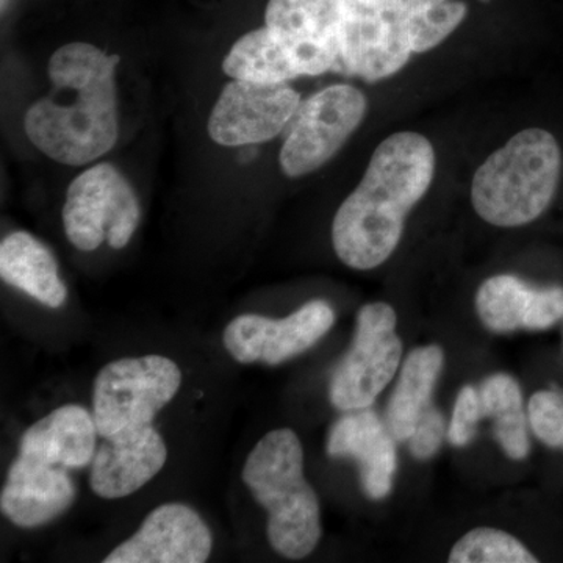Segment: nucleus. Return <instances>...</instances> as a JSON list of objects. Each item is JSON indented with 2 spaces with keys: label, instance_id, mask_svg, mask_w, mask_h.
I'll list each match as a JSON object with an SVG mask.
<instances>
[{
  "label": "nucleus",
  "instance_id": "9b49d317",
  "mask_svg": "<svg viewBox=\"0 0 563 563\" xmlns=\"http://www.w3.org/2000/svg\"><path fill=\"white\" fill-rule=\"evenodd\" d=\"M301 106L287 84L233 79L225 85L209 118V135L221 146L236 147L276 139Z\"/></svg>",
  "mask_w": 563,
  "mask_h": 563
},
{
  "label": "nucleus",
  "instance_id": "aec40b11",
  "mask_svg": "<svg viewBox=\"0 0 563 563\" xmlns=\"http://www.w3.org/2000/svg\"><path fill=\"white\" fill-rule=\"evenodd\" d=\"M443 362L442 347L435 344L413 350L404 362L387 409V426L398 442H409L422 412L431 406Z\"/></svg>",
  "mask_w": 563,
  "mask_h": 563
},
{
  "label": "nucleus",
  "instance_id": "39448f33",
  "mask_svg": "<svg viewBox=\"0 0 563 563\" xmlns=\"http://www.w3.org/2000/svg\"><path fill=\"white\" fill-rule=\"evenodd\" d=\"M181 373L172 358L144 355L110 362L92 387V417L99 435L152 424L179 391Z\"/></svg>",
  "mask_w": 563,
  "mask_h": 563
},
{
  "label": "nucleus",
  "instance_id": "7ed1b4c3",
  "mask_svg": "<svg viewBox=\"0 0 563 563\" xmlns=\"http://www.w3.org/2000/svg\"><path fill=\"white\" fill-rule=\"evenodd\" d=\"M243 483L268 512L266 536L277 554L307 558L321 539L317 493L303 477V451L291 429L266 433L247 455Z\"/></svg>",
  "mask_w": 563,
  "mask_h": 563
},
{
  "label": "nucleus",
  "instance_id": "6ab92c4d",
  "mask_svg": "<svg viewBox=\"0 0 563 563\" xmlns=\"http://www.w3.org/2000/svg\"><path fill=\"white\" fill-rule=\"evenodd\" d=\"M0 276L51 309L62 307L68 296L54 254L27 232H13L2 240Z\"/></svg>",
  "mask_w": 563,
  "mask_h": 563
},
{
  "label": "nucleus",
  "instance_id": "f8f14e48",
  "mask_svg": "<svg viewBox=\"0 0 563 563\" xmlns=\"http://www.w3.org/2000/svg\"><path fill=\"white\" fill-rule=\"evenodd\" d=\"M333 322L331 303L314 299L284 320L261 314L236 317L225 328L222 342L236 362L280 365L320 342Z\"/></svg>",
  "mask_w": 563,
  "mask_h": 563
},
{
  "label": "nucleus",
  "instance_id": "f03ea898",
  "mask_svg": "<svg viewBox=\"0 0 563 563\" xmlns=\"http://www.w3.org/2000/svg\"><path fill=\"white\" fill-rule=\"evenodd\" d=\"M435 152L420 133L398 132L374 151L365 176L332 222V244L344 265L374 269L398 247L407 214L424 198Z\"/></svg>",
  "mask_w": 563,
  "mask_h": 563
},
{
  "label": "nucleus",
  "instance_id": "5701e85b",
  "mask_svg": "<svg viewBox=\"0 0 563 563\" xmlns=\"http://www.w3.org/2000/svg\"><path fill=\"white\" fill-rule=\"evenodd\" d=\"M450 563H536L525 544L498 529H473L451 550Z\"/></svg>",
  "mask_w": 563,
  "mask_h": 563
},
{
  "label": "nucleus",
  "instance_id": "cd10ccee",
  "mask_svg": "<svg viewBox=\"0 0 563 563\" xmlns=\"http://www.w3.org/2000/svg\"><path fill=\"white\" fill-rule=\"evenodd\" d=\"M448 2V0H409L410 9H412V16L418 11L429 9V7L440 5V3Z\"/></svg>",
  "mask_w": 563,
  "mask_h": 563
},
{
  "label": "nucleus",
  "instance_id": "9d476101",
  "mask_svg": "<svg viewBox=\"0 0 563 563\" xmlns=\"http://www.w3.org/2000/svg\"><path fill=\"white\" fill-rule=\"evenodd\" d=\"M265 21L301 76L342 73L344 0H269Z\"/></svg>",
  "mask_w": 563,
  "mask_h": 563
},
{
  "label": "nucleus",
  "instance_id": "393cba45",
  "mask_svg": "<svg viewBox=\"0 0 563 563\" xmlns=\"http://www.w3.org/2000/svg\"><path fill=\"white\" fill-rule=\"evenodd\" d=\"M529 422L537 439L551 448H563V395L539 391L528 407Z\"/></svg>",
  "mask_w": 563,
  "mask_h": 563
},
{
  "label": "nucleus",
  "instance_id": "4468645a",
  "mask_svg": "<svg viewBox=\"0 0 563 563\" xmlns=\"http://www.w3.org/2000/svg\"><path fill=\"white\" fill-rule=\"evenodd\" d=\"M168 448L152 424L103 437L92 459L90 485L103 499H120L139 492L161 473Z\"/></svg>",
  "mask_w": 563,
  "mask_h": 563
},
{
  "label": "nucleus",
  "instance_id": "bb28decb",
  "mask_svg": "<svg viewBox=\"0 0 563 563\" xmlns=\"http://www.w3.org/2000/svg\"><path fill=\"white\" fill-rule=\"evenodd\" d=\"M446 432V422H444L442 412L431 404L422 412L420 421H418L417 428H415L412 437L409 439L413 457L420 459V461L433 457L439 453Z\"/></svg>",
  "mask_w": 563,
  "mask_h": 563
},
{
  "label": "nucleus",
  "instance_id": "20e7f679",
  "mask_svg": "<svg viewBox=\"0 0 563 563\" xmlns=\"http://www.w3.org/2000/svg\"><path fill=\"white\" fill-rule=\"evenodd\" d=\"M559 174L558 141L543 129H526L493 152L474 174V210L498 228L529 224L553 201Z\"/></svg>",
  "mask_w": 563,
  "mask_h": 563
},
{
  "label": "nucleus",
  "instance_id": "dca6fc26",
  "mask_svg": "<svg viewBox=\"0 0 563 563\" xmlns=\"http://www.w3.org/2000/svg\"><path fill=\"white\" fill-rule=\"evenodd\" d=\"M74 499L76 487L66 468L18 455L0 495V509L11 523L32 529L60 517Z\"/></svg>",
  "mask_w": 563,
  "mask_h": 563
},
{
  "label": "nucleus",
  "instance_id": "f3484780",
  "mask_svg": "<svg viewBox=\"0 0 563 563\" xmlns=\"http://www.w3.org/2000/svg\"><path fill=\"white\" fill-rule=\"evenodd\" d=\"M476 309L493 332L543 331L563 318V288H533L518 277L501 274L481 285Z\"/></svg>",
  "mask_w": 563,
  "mask_h": 563
},
{
  "label": "nucleus",
  "instance_id": "412c9836",
  "mask_svg": "<svg viewBox=\"0 0 563 563\" xmlns=\"http://www.w3.org/2000/svg\"><path fill=\"white\" fill-rule=\"evenodd\" d=\"M483 417L495 421V435L504 453L514 461H523L529 454L528 426L523 410V395L514 377L498 373L487 377L479 390Z\"/></svg>",
  "mask_w": 563,
  "mask_h": 563
},
{
  "label": "nucleus",
  "instance_id": "6e6552de",
  "mask_svg": "<svg viewBox=\"0 0 563 563\" xmlns=\"http://www.w3.org/2000/svg\"><path fill=\"white\" fill-rule=\"evenodd\" d=\"M366 107L365 95L351 85H332L301 103L280 150L285 176H306L335 157L362 124Z\"/></svg>",
  "mask_w": 563,
  "mask_h": 563
},
{
  "label": "nucleus",
  "instance_id": "f257e3e1",
  "mask_svg": "<svg viewBox=\"0 0 563 563\" xmlns=\"http://www.w3.org/2000/svg\"><path fill=\"white\" fill-rule=\"evenodd\" d=\"M120 58L90 43H69L52 55L49 95L32 103L24 131L33 146L62 165L84 166L118 140L114 73Z\"/></svg>",
  "mask_w": 563,
  "mask_h": 563
},
{
  "label": "nucleus",
  "instance_id": "2eb2a0df",
  "mask_svg": "<svg viewBox=\"0 0 563 563\" xmlns=\"http://www.w3.org/2000/svg\"><path fill=\"white\" fill-rule=\"evenodd\" d=\"M328 453L358 463L363 492L368 498L390 495L398 468L395 437L373 410H354L340 418L329 433Z\"/></svg>",
  "mask_w": 563,
  "mask_h": 563
},
{
  "label": "nucleus",
  "instance_id": "423d86ee",
  "mask_svg": "<svg viewBox=\"0 0 563 563\" xmlns=\"http://www.w3.org/2000/svg\"><path fill=\"white\" fill-rule=\"evenodd\" d=\"M140 202L128 179L110 163L91 166L66 192L63 224L77 250L91 252L103 242L122 250L140 224Z\"/></svg>",
  "mask_w": 563,
  "mask_h": 563
},
{
  "label": "nucleus",
  "instance_id": "0eeeda50",
  "mask_svg": "<svg viewBox=\"0 0 563 563\" xmlns=\"http://www.w3.org/2000/svg\"><path fill=\"white\" fill-rule=\"evenodd\" d=\"M396 322L395 310L385 302L368 303L358 312L354 342L329 385L333 407L344 412L368 409L391 383L402 357Z\"/></svg>",
  "mask_w": 563,
  "mask_h": 563
},
{
  "label": "nucleus",
  "instance_id": "b1692460",
  "mask_svg": "<svg viewBox=\"0 0 563 563\" xmlns=\"http://www.w3.org/2000/svg\"><path fill=\"white\" fill-rule=\"evenodd\" d=\"M465 16L466 5L457 0H448L415 13L409 24L413 54H424L439 46L462 24Z\"/></svg>",
  "mask_w": 563,
  "mask_h": 563
},
{
  "label": "nucleus",
  "instance_id": "a211bd4d",
  "mask_svg": "<svg viewBox=\"0 0 563 563\" xmlns=\"http://www.w3.org/2000/svg\"><path fill=\"white\" fill-rule=\"evenodd\" d=\"M98 435L95 417L85 407L68 404L24 432L20 455L44 465L85 468L95 459Z\"/></svg>",
  "mask_w": 563,
  "mask_h": 563
},
{
  "label": "nucleus",
  "instance_id": "ddd939ff",
  "mask_svg": "<svg viewBox=\"0 0 563 563\" xmlns=\"http://www.w3.org/2000/svg\"><path fill=\"white\" fill-rule=\"evenodd\" d=\"M211 547L213 537L202 518L185 504L169 503L152 510L103 563H202Z\"/></svg>",
  "mask_w": 563,
  "mask_h": 563
},
{
  "label": "nucleus",
  "instance_id": "4be33fe9",
  "mask_svg": "<svg viewBox=\"0 0 563 563\" xmlns=\"http://www.w3.org/2000/svg\"><path fill=\"white\" fill-rule=\"evenodd\" d=\"M222 70L232 79L287 84L301 77L295 63L268 29L243 35L222 62Z\"/></svg>",
  "mask_w": 563,
  "mask_h": 563
},
{
  "label": "nucleus",
  "instance_id": "1a4fd4ad",
  "mask_svg": "<svg viewBox=\"0 0 563 563\" xmlns=\"http://www.w3.org/2000/svg\"><path fill=\"white\" fill-rule=\"evenodd\" d=\"M409 0H344L342 73L387 79L412 57Z\"/></svg>",
  "mask_w": 563,
  "mask_h": 563
},
{
  "label": "nucleus",
  "instance_id": "a878e982",
  "mask_svg": "<svg viewBox=\"0 0 563 563\" xmlns=\"http://www.w3.org/2000/svg\"><path fill=\"white\" fill-rule=\"evenodd\" d=\"M483 418L481 412L479 390L465 385L455 399L453 417L448 426L446 437L453 446H466L477 432V422Z\"/></svg>",
  "mask_w": 563,
  "mask_h": 563
}]
</instances>
